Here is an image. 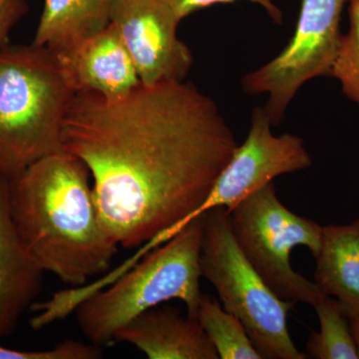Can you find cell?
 <instances>
[{"instance_id": "cell-1", "label": "cell", "mask_w": 359, "mask_h": 359, "mask_svg": "<svg viewBox=\"0 0 359 359\" xmlns=\"http://www.w3.org/2000/svg\"><path fill=\"white\" fill-rule=\"evenodd\" d=\"M62 143L89 170L100 223L124 249L195 212L238 146L216 102L185 80L118 100L78 92Z\"/></svg>"}, {"instance_id": "cell-2", "label": "cell", "mask_w": 359, "mask_h": 359, "mask_svg": "<svg viewBox=\"0 0 359 359\" xmlns=\"http://www.w3.org/2000/svg\"><path fill=\"white\" fill-rule=\"evenodd\" d=\"M89 170L62 151L11 180L9 205L18 235L44 273L72 287L103 275L118 245L99 219Z\"/></svg>"}, {"instance_id": "cell-3", "label": "cell", "mask_w": 359, "mask_h": 359, "mask_svg": "<svg viewBox=\"0 0 359 359\" xmlns=\"http://www.w3.org/2000/svg\"><path fill=\"white\" fill-rule=\"evenodd\" d=\"M75 95L54 52L33 43L0 49V176L15 178L62 152L63 125Z\"/></svg>"}, {"instance_id": "cell-4", "label": "cell", "mask_w": 359, "mask_h": 359, "mask_svg": "<svg viewBox=\"0 0 359 359\" xmlns=\"http://www.w3.org/2000/svg\"><path fill=\"white\" fill-rule=\"evenodd\" d=\"M204 214L156 248L105 289L75 309L78 327L97 346H110L120 330L144 311L179 299L187 316L197 318L202 292L200 255Z\"/></svg>"}, {"instance_id": "cell-5", "label": "cell", "mask_w": 359, "mask_h": 359, "mask_svg": "<svg viewBox=\"0 0 359 359\" xmlns=\"http://www.w3.org/2000/svg\"><path fill=\"white\" fill-rule=\"evenodd\" d=\"M200 264L202 276L216 289L223 308L242 321L262 358H306L287 327L290 311L297 302L280 299L248 261L224 208L204 214Z\"/></svg>"}, {"instance_id": "cell-6", "label": "cell", "mask_w": 359, "mask_h": 359, "mask_svg": "<svg viewBox=\"0 0 359 359\" xmlns=\"http://www.w3.org/2000/svg\"><path fill=\"white\" fill-rule=\"evenodd\" d=\"M228 214L243 254L280 299L313 308L327 297L290 264V254L297 247L308 248L313 257L318 256L323 226L287 209L276 196L273 181L250 194Z\"/></svg>"}, {"instance_id": "cell-7", "label": "cell", "mask_w": 359, "mask_h": 359, "mask_svg": "<svg viewBox=\"0 0 359 359\" xmlns=\"http://www.w3.org/2000/svg\"><path fill=\"white\" fill-rule=\"evenodd\" d=\"M348 0H302L292 39L278 55L245 74L243 89L266 95L264 110L273 126L282 123L299 89L309 80L330 76L341 32L340 20Z\"/></svg>"}, {"instance_id": "cell-8", "label": "cell", "mask_w": 359, "mask_h": 359, "mask_svg": "<svg viewBox=\"0 0 359 359\" xmlns=\"http://www.w3.org/2000/svg\"><path fill=\"white\" fill-rule=\"evenodd\" d=\"M271 127L264 108H255L244 143L236 149L205 202L188 218L170 228L172 235H177L191 221L210 210L224 208L230 212L276 177L302 171L313 165L304 139L292 134L276 136Z\"/></svg>"}, {"instance_id": "cell-9", "label": "cell", "mask_w": 359, "mask_h": 359, "mask_svg": "<svg viewBox=\"0 0 359 359\" xmlns=\"http://www.w3.org/2000/svg\"><path fill=\"white\" fill-rule=\"evenodd\" d=\"M180 22L165 0H116L111 23L128 50L142 84L185 80L194 58L178 37Z\"/></svg>"}, {"instance_id": "cell-10", "label": "cell", "mask_w": 359, "mask_h": 359, "mask_svg": "<svg viewBox=\"0 0 359 359\" xmlns=\"http://www.w3.org/2000/svg\"><path fill=\"white\" fill-rule=\"evenodd\" d=\"M11 180L0 176V339L15 332L41 294L44 271L18 235L9 205Z\"/></svg>"}, {"instance_id": "cell-11", "label": "cell", "mask_w": 359, "mask_h": 359, "mask_svg": "<svg viewBox=\"0 0 359 359\" xmlns=\"http://www.w3.org/2000/svg\"><path fill=\"white\" fill-rule=\"evenodd\" d=\"M57 56L76 93L95 92L108 100H118L142 84L112 23L70 53Z\"/></svg>"}, {"instance_id": "cell-12", "label": "cell", "mask_w": 359, "mask_h": 359, "mask_svg": "<svg viewBox=\"0 0 359 359\" xmlns=\"http://www.w3.org/2000/svg\"><path fill=\"white\" fill-rule=\"evenodd\" d=\"M115 342L132 344L150 359L219 358L198 318L170 306L144 311L117 332Z\"/></svg>"}, {"instance_id": "cell-13", "label": "cell", "mask_w": 359, "mask_h": 359, "mask_svg": "<svg viewBox=\"0 0 359 359\" xmlns=\"http://www.w3.org/2000/svg\"><path fill=\"white\" fill-rule=\"evenodd\" d=\"M314 283L339 302L346 313L359 314V219L323 226Z\"/></svg>"}, {"instance_id": "cell-14", "label": "cell", "mask_w": 359, "mask_h": 359, "mask_svg": "<svg viewBox=\"0 0 359 359\" xmlns=\"http://www.w3.org/2000/svg\"><path fill=\"white\" fill-rule=\"evenodd\" d=\"M116 0H44L33 44L57 55L76 49L111 23Z\"/></svg>"}, {"instance_id": "cell-15", "label": "cell", "mask_w": 359, "mask_h": 359, "mask_svg": "<svg viewBox=\"0 0 359 359\" xmlns=\"http://www.w3.org/2000/svg\"><path fill=\"white\" fill-rule=\"evenodd\" d=\"M197 318L214 344L219 358L263 359L242 321L222 308L217 299L203 294Z\"/></svg>"}, {"instance_id": "cell-16", "label": "cell", "mask_w": 359, "mask_h": 359, "mask_svg": "<svg viewBox=\"0 0 359 359\" xmlns=\"http://www.w3.org/2000/svg\"><path fill=\"white\" fill-rule=\"evenodd\" d=\"M313 309L320 320V332L309 337L306 346L309 358L358 359L348 318L339 302L325 297Z\"/></svg>"}, {"instance_id": "cell-17", "label": "cell", "mask_w": 359, "mask_h": 359, "mask_svg": "<svg viewBox=\"0 0 359 359\" xmlns=\"http://www.w3.org/2000/svg\"><path fill=\"white\" fill-rule=\"evenodd\" d=\"M349 27L341 35L330 76L344 95L359 106V0H348Z\"/></svg>"}, {"instance_id": "cell-18", "label": "cell", "mask_w": 359, "mask_h": 359, "mask_svg": "<svg viewBox=\"0 0 359 359\" xmlns=\"http://www.w3.org/2000/svg\"><path fill=\"white\" fill-rule=\"evenodd\" d=\"M100 347L77 340H65L48 351H28L0 344V359H94L101 356Z\"/></svg>"}, {"instance_id": "cell-19", "label": "cell", "mask_w": 359, "mask_h": 359, "mask_svg": "<svg viewBox=\"0 0 359 359\" xmlns=\"http://www.w3.org/2000/svg\"><path fill=\"white\" fill-rule=\"evenodd\" d=\"M165 1L172 7L179 20H183L190 14L205 7L215 6V4H233L241 0H165ZM245 1L252 2L261 6L275 25H283V11L276 6L275 0H245Z\"/></svg>"}, {"instance_id": "cell-20", "label": "cell", "mask_w": 359, "mask_h": 359, "mask_svg": "<svg viewBox=\"0 0 359 359\" xmlns=\"http://www.w3.org/2000/svg\"><path fill=\"white\" fill-rule=\"evenodd\" d=\"M27 11V0H0V49L6 46L11 30Z\"/></svg>"}, {"instance_id": "cell-21", "label": "cell", "mask_w": 359, "mask_h": 359, "mask_svg": "<svg viewBox=\"0 0 359 359\" xmlns=\"http://www.w3.org/2000/svg\"><path fill=\"white\" fill-rule=\"evenodd\" d=\"M348 318L349 328H351V335L354 344H355L356 351H358L359 358V314L346 313Z\"/></svg>"}]
</instances>
